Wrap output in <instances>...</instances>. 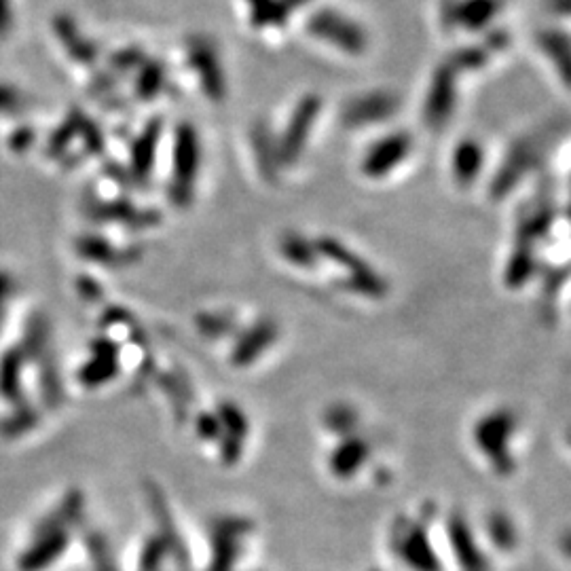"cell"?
Masks as SVG:
<instances>
[{
  "label": "cell",
  "mask_w": 571,
  "mask_h": 571,
  "mask_svg": "<svg viewBox=\"0 0 571 571\" xmlns=\"http://www.w3.org/2000/svg\"><path fill=\"white\" fill-rule=\"evenodd\" d=\"M161 127L163 123L159 119L151 121L144 127V132L134 140L132 153H130V170L134 180L144 182L149 178L153 165H155V155H157V144L161 138Z\"/></svg>",
  "instance_id": "20"
},
{
  "label": "cell",
  "mask_w": 571,
  "mask_h": 571,
  "mask_svg": "<svg viewBox=\"0 0 571 571\" xmlns=\"http://www.w3.org/2000/svg\"><path fill=\"white\" fill-rule=\"evenodd\" d=\"M485 165V149L483 144L474 138H464L455 146L453 151V176L462 184V187H470V184L478 178Z\"/></svg>",
  "instance_id": "23"
},
{
  "label": "cell",
  "mask_w": 571,
  "mask_h": 571,
  "mask_svg": "<svg viewBox=\"0 0 571 571\" xmlns=\"http://www.w3.org/2000/svg\"><path fill=\"white\" fill-rule=\"evenodd\" d=\"M400 538H402V557L407 559L411 565H417V569L432 571L436 567L434 555L430 550V544L426 540V533L419 525H402L400 527Z\"/></svg>",
  "instance_id": "25"
},
{
  "label": "cell",
  "mask_w": 571,
  "mask_h": 571,
  "mask_svg": "<svg viewBox=\"0 0 571 571\" xmlns=\"http://www.w3.org/2000/svg\"><path fill=\"white\" fill-rule=\"evenodd\" d=\"M502 7V0H440V28L449 34L487 32L500 17Z\"/></svg>",
  "instance_id": "4"
},
{
  "label": "cell",
  "mask_w": 571,
  "mask_h": 571,
  "mask_svg": "<svg viewBox=\"0 0 571 571\" xmlns=\"http://www.w3.org/2000/svg\"><path fill=\"white\" fill-rule=\"evenodd\" d=\"M32 140H34V136H32L30 130H17L11 136V149L13 151H26V149H30Z\"/></svg>",
  "instance_id": "47"
},
{
  "label": "cell",
  "mask_w": 571,
  "mask_h": 571,
  "mask_svg": "<svg viewBox=\"0 0 571 571\" xmlns=\"http://www.w3.org/2000/svg\"><path fill=\"white\" fill-rule=\"evenodd\" d=\"M189 62L193 70H197L199 83L204 87L206 96L214 102L223 100L227 85L214 47H210L206 41H193L189 47Z\"/></svg>",
  "instance_id": "15"
},
{
  "label": "cell",
  "mask_w": 571,
  "mask_h": 571,
  "mask_svg": "<svg viewBox=\"0 0 571 571\" xmlns=\"http://www.w3.org/2000/svg\"><path fill=\"white\" fill-rule=\"evenodd\" d=\"M195 324L199 328V333L208 339H223L231 335L237 326L233 316H229V313H220V311H214V313L201 311L195 318Z\"/></svg>",
  "instance_id": "35"
},
{
  "label": "cell",
  "mask_w": 571,
  "mask_h": 571,
  "mask_svg": "<svg viewBox=\"0 0 571 571\" xmlns=\"http://www.w3.org/2000/svg\"><path fill=\"white\" fill-rule=\"evenodd\" d=\"M75 250L85 261L106 265V267H123L138 261L142 252L138 248L117 250L113 244L96 233H85L75 239Z\"/></svg>",
  "instance_id": "17"
},
{
  "label": "cell",
  "mask_w": 571,
  "mask_h": 571,
  "mask_svg": "<svg viewBox=\"0 0 571 571\" xmlns=\"http://www.w3.org/2000/svg\"><path fill=\"white\" fill-rule=\"evenodd\" d=\"M83 210L85 216L96 220V223H123L134 229H146L161 223V214L157 210H138L134 204L125 199L117 201L89 199Z\"/></svg>",
  "instance_id": "12"
},
{
  "label": "cell",
  "mask_w": 571,
  "mask_h": 571,
  "mask_svg": "<svg viewBox=\"0 0 571 571\" xmlns=\"http://www.w3.org/2000/svg\"><path fill=\"white\" fill-rule=\"evenodd\" d=\"M163 85V68L159 64H149L136 83V91L142 100H151L159 94V89Z\"/></svg>",
  "instance_id": "41"
},
{
  "label": "cell",
  "mask_w": 571,
  "mask_h": 571,
  "mask_svg": "<svg viewBox=\"0 0 571 571\" xmlns=\"http://www.w3.org/2000/svg\"><path fill=\"white\" fill-rule=\"evenodd\" d=\"M96 571H117V567H108V569H96Z\"/></svg>",
  "instance_id": "50"
},
{
  "label": "cell",
  "mask_w": 571,
  "mask_h": 571,
  "mask_svg": "<svg viewBox=\"0 0 571 571\" xmlns=\"http://www.w3.org/2000/svg\"><path fill=\"white\" fill-rule=\"evenodd\" d=\"M11 288H13L11 275L5 271H0V322L5 320V303L11 297Z\"/></svg>",
  "instance_id": "46"
},
{
  "label": "cell",
  "mask_w": 571,
  "mask_h": 571,
  "mask_svg": "<svg viewBox=\"0 0 571 571\" xmlns=\"http://www.w3.org/2000/svg\"><path fill=\"white\" fill-rule=\"evenodd\" d=\"M550 11L561 17H571V0H550Z\"/></svg>",
  "instance_id": "48"
},
{
  "label": "cell",
  "mask_w": 571,
  "mask_h": 571,
  "mask_svg": "<svg viewBox=\"0 0 571 571\" xmlns=\"http://www.w3.org/2000/svg\"><path fill=\"white\" fill-rule=\"evenodd\" d=\"M20 102H22V98L13 87L0 85V113H9V110H15L17 106H20Z\"/></svg>",
  "instance_id": "44"
},
{
  "label": "cell",
  "mask_w": 571,
  "mask_h": 571,
  "mask_svg": "<svg viewBox=\"0 0 571 571\" xmlns=\"http://www.w3.org/2000/svg\"><path fill=\"white\" fill-rule=\"evenodd\" d=\"M216 417L220 419V426H223L225 434H231L235 438H248V419L242 413V409L233 402H220L216 409Z\"/></svg>",
  "instance_id": "36"
},
{
  "label": "cell",
  "mask_w": 571,
  "mask_h": 571,
  "mask_svg": "<svg viewBox=\"0 0 571 571\" xmlns=\"http://www.w3.org/2000/svg\"><path fill=\"white\" fill-rule=\"evenodd\" d=\"M533 269H536V246L517 242L506 269V282L512 288H519L531 278Z\"/></svg>",
  "instance_id": "31"
},
{
  "label": "cell",
  "mask_w": 571,
  "mask_h": 571,
  "mask_svg": "<svg viewBox=\"0 0 571 571\" xmlns=\"http://www.w3.org/2000/svg\"><path fill=\"white\" fill-rule=\"evenodd\" d=\"M199 165H201V146L197 130L189 123H182L176 127L172 182H170V201L176 208H189L193 204Z\"/></svg>",
  "instance_id": "2"
},
{
  "label": "cell",
  "mask_w": 571,
  "mask_h": 571,
  "mask_svg": "<svg viewBox=\"0 0 571 571\" xmlns=\"http://www.w3.org/2000/svg\"><path fill=\"white\" fill-rule=\"evenodd\" d=\"M538 157H540V144L536 140L525 138L514 142L512 149L504 157L502 168L495 172V178L491 182V195L495 199L506 197L514 189V184H517L531 165L536 163Z\"/></svg>",
  "instance_id": "11"
},
{
  "label": "cell",
  "mask_w": 571,
  "mask_h": 571,
  "mask_svg": "<svg viewBox=\"0 0 571 571\" xmlns=\"http://www.w3.org/2000/svg\"><path fill=\"white\" fill-rule=\"evenodd\" d=\"M413 149V138L407 132L385 134L368 146L362 157V172L368 178H381L396 170L409 157Z\"/></svg>",
  "instance_id": "9"
},
{
  "label": "cell",
  "mask_w": 571,
  "mask_h": 571,
  "mask_svg": "<svg viewBox=\"0 0 571 571\" xmlns=\"http://www.w3.org/2000/svg\"><path fill=\"white\" fill-rule=\"evenodd\" d=\"M561 548H563L565 555H569V557H571V531H569L567 536L561 540Z\"/></svg>",
  "instance_id": "49"
},
{
  "label": "cell",
  "mask_w": 571,
  "mask_h": 571,
  "mask_svg": "<svg viewBox=\"0 0 571 571\" xmlns=\"http://www.w3.org/2000/svg\"><path fill=\"white\" fill-rule=\"evenodd\" d=\"M85 548H87V555L94 563L96 569H108V567H117L115 559H113V552H110L108 540L102 536L100 531L96 529H89L85 533Z\"/></svg>",
  "instance_id": "37"
},
{
  "label": "cell",
  "mask_w": 571,
  "mask_h": 571,
  "mask_svg": "<svg viewBox=\"0 0 571 571\" xmlns=\"http://www.w3.org/2000/svg\"><path fill=\"white\" fill-rule=\"evenodd\" d=\"M514 430H517V417L508 409H497L485 415L474 428L476 447L485 453L493 470L502 476H508L514 470V457L508 449Z\"/></svg>",
  "instance_id": "3"
},
{
  "label": "cell",
  "mask_w": 571,
  "mask_h": 571,
  "mask_svg": "<svg viewBox=\"0 0 571 571\" xmlns=\"http://www.w3.org/2000/svg\"><path fill=\"white\" fill-rule=\"evenodd\" d=\"M400 98L394 91L375 89L366 94L349 98L341 110V121L349 130H358L364 125H375L392 119L398 113Z\"/></svg>",
  "instance_id": "8"
},
{
  "label": "cell",
  "mask_w": 571,
  "mask_h": 571,
  "mask_svg": "<svg viewBox=\"0 0 571 571\" xmlns=\"http://www.w3.org/2000/svg\"><path fill=\"white\" fill-rule=\"evenodd\" d=\"M278 335H280L278 324L269 318L252 324L248 330L239 335L231 352V362L239 368L250 366L256 358L267 352V349L275 343V339H278Z\"/></svg>",
  "instance_id": "16"
},
{
  "label": "cell",
  "mask_w": 571,
  "mask_h": 571,
  "mask_svg": "<svg viewBox=\"0 0 571 571\" xmlns=\"http://www.w3.org/2000/svg\"><path fill=\"white\" fill-rule=\"evenodd\" d=\"M195 428L204 440H220V436H223V426H220L216 413H199L195 417Z\"/></svg>",
  "instance_id": "42"
},
{
  "label": "cell",
  "mask_w": 571,
  "mask_h": 571,
  "mask_svg": "<svg viewBox=\"0 0 571 571\" xmlns=\"http://www.w3.org/2000/svg\"><path fill=\"white\" fill-rule=\"evenodd\" d=\"M68 533H49L43 538H34V542L17 559L20 571H45L49 565L58 561L68 548Z\"/></svg>",
  "instance_id": "19"
},
{
  "label": "cell",
  "mask_w": 571,
  "mask_h": 571,
  "mask_svg": "<svg viewBox=\"0 0 571 571\" xmlns=\"http://www.w3.org/2000/svg\"><path fill=\"white\" fill-rule=\"evenodd\" d=\"M368 455H371L368 442L356 434H349L339 442V447L333 451V455H330L328 464L335 476L347 478V476H354L362 468Z\"/></svg>",
  "instance_id": "22"
},
{
  "label": "cell",
  "mask_w": 571,
  "mask_h": 571,
  "mask_svg": "<svg viewBox=\"0 0 571 571\" xmlns=\"http://www.w3.org/2000/svg\"><path fill=\"white\" fill-rule=\"evenodd\" d=\"M83 514H85V497L81 491L72 489L62 497V502L58 506L47 512L45 517L36 523L34 538H43L49 536V533H68L70 527L81 523Z\"/></svg>",
  "instance_id": "18"
},
{
  "label": "cell",
  "mask_w": 571,
  "mask_h": 571,
  "mask_svg": "<svg viewBox=\"0 0 571 571\" xmlns=\"http://www.w3.org/2000/svg\"><path fill=\"white\" fill-rule=\"evenodd\" d=\"M536 47L557 79L571 89V34L561 28H544L536 34Z\"/></svg>",
  "instance_id": "14"
},
{
  "label": "cell",
  "mask_w": 571,
  "mask_h": 571,
  "mask_svg": "<svg viewBox=\"0 0 571 571\" xmlns=\"http://www.w3.org/2000/svg\"><path fill=\"white\" fill-rule=\"evenodd\" d=\"M159 385L163 388V392L168 394L172 407H174V413H176V419L182 423L184 419H187L189 402L193 400L191 398V385L187 383V379H182L178 375H161Z\"/></svg>",
  "instance_id": "34"
},
{
  "label": "cell",
  "mask_w": 571,
  "mask_h": 571,
  "mask_svg": "<svg viewBox=\"0 0 571 571\" xmlns=\"http://www.w3.org/2000/svg\"><path fill=\"white\" fill-rule=\"evenodd\" d=\"M252 531V523L242 517H220L212 523V561L208 571H233L239 557V540Z\"/></svg>",
  "instance_id": "10"
},
{
  "label": "cell",
  "mask_w": 571,
  "mask_h": 571,
  "mask_svg": "<svg viewBox=\"0 0 571 571\" xmlns=\"http://www.w3.org/2000/svg\"><path fill=\"white\" fill-rule=\"evenodd\" d=\"M320 113H322V98L316 94H309V96L301 98L299 104L294 106L286 130H284V136L278 142L282 168L284 165H292V163L299 161Z\"/></svg>",
  "instance_id": "7"
},
{
  "label": "cell",
  "mask_w": 571,
  "mask_h": 571,
  "mask_svg": "<svg viewBox=\"0 0 571 571\" xmlns=\"http://www.w3.org/2000/svg\"><path fill=\"white\" fill-rule=\"evenodd\" d=\"M307 32L311 39L333 51L347 55V58H362L371 49V36L368 30L352 17L335 7H320L309 15Z\"/></svg>",
  "instance_id": "1"
},
{
  "label": "cell",
  "mask_w": 571,
  "mask_h": 571,
  "mask_svg": "<svg viewBox=\"0 0 571 571\" xmlns=\"http://www.w3.org/2000/svg\"><path fill=\"white\" fill-rule=\"evenodd\" d=\"M85 117L81 113H70L68 119L55 130L49 138V144H47V155L53 157V159H58L60 155L66 153V149L70 146V142L75 140L77 136H81V130H83V125H85Z\"/></svg>",
  "instance_id": "33"
},
{
  "label": "cell",
  "mask_w": 571,
  "mask_h": 571,
  "mask_svg": "<svg viewBox=\"0 0 571 571\" xmlns=\"http://www.w3.org/2000/svg\"><path fill=\"white\" fill-rule=\"evenodd\" d=\"M41 375H39V385H41V396L43 402L49 409H58L64 402V385H62V373L60 366L55 362L53 352H49L41 362Z\"/></svg>",
  "instance_id": "27"
},
{
  "label": "cell",
  "mask_w": 571,
  "mask_h": 571,
  "mask_svg": "<svg viewBox=\"0 0 571 571\" xmlns=\"http://www.w3.org/2000/svg\"><path fill=\"white\" fill-rule=\"evenodd\" d=\"M77 290L81 297L89 303H98L102 299V288L94 282V280H89V278H79L77 280Z\"/></svg>",
  "instance_id": "43"
},
{
  "label": "cell",
  "mask_w": 571,
  "mask_h": 571,
  "mask_svg": "<svg viewBox=\"0 0 571 571\" xmlns=\"http://www.w3.org/2000/svg\"><path fill=\"white\" fill-rule=\"evenodd\" d=\"M316 250L320 256H326L333 263H337L341 269L349 273L347 288L354 290L358 294H366V297L381 299L385 292H388V284L381 278V275L368 267L366 261H362L356 252L343 246L339 239L335 237H320L316 242Z\"/></svg>",
  "instance_id": "5"
},
{
  "label": "cell",
  "mask_w": 571,
  "mask_h": 571,
  "mask_svg": "<svg viewBox=\"0 0 571 571\" xmlns=\"http://www.w3.org/2000/svg\"><path fill=\"white\" fill-rule=\"evenodd\" d=\"M24 362H26V356L20 345L9 347L7 352L0 356V398L13 404V407L26 402L24 390H22Z\"/></svg>",
  "instance_id": "21"
},
{
  "label": "cell",
  "mask_w": 571,
  "mask_h": 571,
  "mask_svg": "<svg viewBox=\"0 0 571 571\" xmlns=\"http://www.w3.org/2000/svg\"><path fill=\"white\" fill-rule=\"evenodd\" d=\"M146 497H149V506L153 510V517L155 523L159 527V538L163 540V544L168 546V552L176 559V563L187 571L191 567V557H189V548L184 544L180 531L174 523V517L170 512L168 502H165V497L161 493V489L153 483H146Z\"/></svg>",
  "instance_id": "13"
},
{
  "label": "cell",
  "mask_w": 571,
  "mask_h": 571,
  "mask_svg": "<svg viewBox=\"0 0 571 571\" xmlns=\"http://www.w3.org/2000/svg\"><path fill=\"white\" fill-rule=\"evenodd\" d=\"M168 546L163 544L159 536H153L144 542L140 557H138V571H161L165 557H168Z\"/></svg>",
  "instance_id": "39"
},
{
  "label": "cell",
  "mask_w": 571,
  "mask_h": 571,
  "mask_svg": "<svg viewBox=\"0 0 571 571\" xmlns=\"http://www.w3.org/2000/svg\"><path fill=\"white\" fill-rule=\"evenodd\" d=\"M280 250L286 259L297 267H313L320 256L316 244L309 242L301 233H286L280 242Z\"/></svg>",
  "instance_id": "32"
},
{
  "label": "cell",
  "mask_w": 571,
  "mask_h": 571,
  "mask_svg": "<svg viewBox=\"0 0 571 571\" xmlns=\"http://www.w3.org/2000/svg\"><path fill=\"white\" fill-rule=\"evenodd\" d=\"M13 26V9H11V0H0V39L11 32Z\"/></svg>",
  "instance_id": "45"
},
{
  "label": "cell",
  "mask_w": 571,
  "mask_h": 571,
  "mask_svg": "<svg viewBox=\"0 0 571 571\" xmlns=\"http://www.w3.org/2000/svg\"><path fill=\"white\" fill-rule=\"evenodd\" d=\"M457 81L459 75L447 60L432 70L426 98H423V121L430 130L438 132L453 119L459 98Z\"/></svg>",
  "instance_id": "6"
},
{
  "label": "cell",
  "mask_w": 571,
  "mask_h": 571,
  "mask_svg": "<svg viewBox=\"0 0 571 571\" xmlns=\"http://www.w3.org/2000/svg\"><path fill=\"white\" fill-rule=\"evenodd\" d=\"M55 30H58V34L62 36V41H77V43H66V47L79 62L89 64V62L96 60V47H91L89 43H85L79 32H77V39H75V28H72V24H66L62 20V22L55 24Z\"/></svg>",
  "instance_id": "40"
},
{
  "label": "cell",
  "mask_w": 571,
  "mask_h": 571,
  "mask_svg": "<svg viewBox=\"0 0 571 571\" xmlns=\"http://www.w3.org/2000/svg\"><path fill=\"white\" fill-rule=\"evenodd\" d=\"M252 146H254V157L259 163V170L265 176V180L273 182L278 176V170L282 168L280 163V153H278V142L273 140L269 130L265 125H256L252 132Z\"/></svg>",
  "instance_id": "26"
},
{
  "label": "cell",
  "mask_w": 571,
  "mask_h": 571,
  "mask_svg": "<svg viewBox=\"0 0 571 571\" xmlns=\"http://www.w3.org/2000/svg\"><path fill=\"white\" fill-rule=\"evenodd\" d=\"M324 423L330 432L349 436V434H354V430H356L358 415L352 407H347V404H335V407H330L326 411Z\"/></svg>",
  "instance_id": "38"
},
{
  "label": "cell",
  "mask_w": 571,
  "mask_h": 571,
  "mask_svg": "<svg viewBox=\"0 0 571 571\" xmlns=\"http://www.w3.org/2000/svg\"><path fill=\"white\" fill-rule=\"evenodd\" d=\"M39 419L41 415L32 407V404L28 402L17 404V407L11 411V415L0 419V436L9 438V440L20 438L39 426Z\"/></svg>",
  "instance_id": "29"
},
{
  "label": "cell",
  "mask_w": 571,
  "mask_h": 571,
  "mask_svg": "<svg viewBox=\"0 0 571 571\" xmlns=\"http://www.w3.org/2000/svg\"><path fill=\"white\" fill-rule=\"evenodd\" d=\"M117 373H119V356H94L91 354V360H87L81 366L79 381L85 385V388L94 390V388H100V385L108 383Z\"/></svg>",
  "instance_id": "30"
},
{
  "label": "cell",
  "mask_w": 571,
  "mask_h": 571,
  "mask_svg": "<svg viewBox=\"0 0 571 571\" xmlns=\"http://www.w3.org/2000/svg\"><path fill=\"white\" fill-rule=\"evenodd\" d=\"M20 347L26 360L30 362H41L51 352V324L45 313L36 311L28 318L24 328V341Z\"/></svg>",
  "instance_id": "24"
},
{
  "label": "cell",
  "mask_w": 571,
  "mask_h": 571,
  "mask_svg": "<svg viewBox=\"0 0 571 571\" xmlns=\"http://www.w3.org/2000/svg\"><path fill=\"white\" fill-rule=\"evenodd\" d=\"M248 7L256 28H282L292 13L284 0H248Z\"/></svg>",
  "instance_id": "28"
}]
</instances>
